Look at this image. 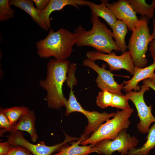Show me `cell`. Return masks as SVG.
Listing matches in <instances>:
<instances>
[{
  "mask_svg": "<svg viewBox=\"0 0 155 155\" xmlns=\"http://www.w3.org/2000/svg\"><path fill=\"white\" fill-rule=\"evenodd\" d=\"M150 90L147 85L143 84L139 91H132L127 92L125 95L128 100H130L135 105L137 109V116L140 121L137 127L142 133H148L151 124L155 123V117L152 112V106H148L144 98L145 92Z\"/></svg>",
  "mask_w": 155,
  "mask_h": 155,
  "instance_id": "9",
  "label": "cell"
},
{
  "mask_svg": "<svg viewBox=\"0 0 155 155\" xmlns=\"http://www.w3.org/2000/svg\"><path fill=\"white\" fill-rule=\"evenodd\" d=\"M9 0H0V21L7 20L13 18L15 10L10 7Z\"/></svg>",
  "mask_w": 155,
  "mask_h": 155,
  "instance_id": "23",
  "label": "cell"
},
{
  "mask_svg": "<svg viewBox=\"0 0 155 155\" xmlns=\"http://www.w3.org/2000/svg\"><path fill=\"white\" fill-rule=\"evenodd\" d=\"M14 126V125L11 124L7 117L0 110V128L1 129V130H0L1 135L7 131L11 133L13 131Z\"/></svg>",
  "mask_w": 155,
  "mask_h": 155,
  "instance_id": "26",
  "label": "cell"
},
{
  "mask_svg": "<svg viewBox=\"0 0 155 155\" xmlns=\"http://www.w3.org/2000/svg\"><path fill=\"white\" fill-rule=\"evenodd\" d=\"M90 20L92 27L90 30H86L80 25L75 29L76 46H90L104 54L120 51L113 39L112 32L106 25L94 15H91Z\"/></svg>",
  "mask_w": 155,
  "mask_h": 155,
  "instance_id": "2",
  "label": "cell"
},
{
  "mask_svg": "<svg viewBox=\"0 0 155 155\" xmlns=\"http://www.w3.org/2000/svg\"><path fill=\"white\" fill-rule=\"evenodd\" d=\"M139 140L127 133L126 129L122 130L117 137L113 140L105 139L101 141L92 147L95 152L104 155H112L117 151L121 155H127L131 149L135 148Z\"/></svg>",
  "mask_w": 155,
  "mask_h": 155,
  "instance_id": "8",
  "label": "cell"
},
{
  "mask_svg": "<svg viewBox=\"0 0 155 155\" xmlns=\"http://www.w3.org/2000/svg\"><path fill=\"white\" fill-rule=\"evenodd\" d=\"M83 64L95 71L98 75L96 80L98 87L101 90H107L113 94L123 95L121 92L124 84H118L113 77L114 74L105 69L99 67L95 61L86 58L83 61Z\"/></svg>",
  "mask_w": 155,
  "mask_h": 155,
  "instance_id": "11",
  "label": "cell"
},
{
  "mask_svg": "<svg viewBox=\"0 0 155 155\" xmlns=\"http://www.w3.org/2000/svg\"><path fill=\"white\" fill-rule=\"evenodd\" d=\"M132 5L136 13L141 17L146 16L148 18H152L154 14L155 5L152 3L148 4L144 0H128Z\"/></svg>",
  "mask_w": 155,
  "mask_h": 155,
  "instance_id": "21",
  "label": "cell"
},
{
  "mask_svg": "<svg viewBox=\"0 0 155 155\" xmlns=\"http://www.w3.org/2000/svg\"><path fill=\"white\" fill-rule=\"evenodd\" d=\"M155 147V123L150 129L146 137V141L141 147L131 149L127 155H148Z\"/></svg>",
  "mask_w": 155,
  "mask_h": 155,
  "instance_id": "20",
  "label": "cell"
},
{
  "mask_svg": "<svg viewBox=\"0 0 155 155\" xmlns=\"http://www.w3.org/2000/svg\"><path fill=\"white\" fill-rule=\"evenodd\" d=\"M134 111L133 109L117 111L114 116L102 124L91 134L82 141V146L90 144L94 145L105 139L113 140L116 138L123 130L128 129L131 124L129 118Z\"/></svg>",
  "mask_w": 155,
  "mask_h": 155,
  "instance_id": "5",
  "label": "cell"
},
{
  "mask_svg": "<svg viewBox=\"0 0 155 155\" xmlns=\"http://www.w3.org/2000/svg\"><path fill=\"white\" fill-rule=\"evenodd\" d=\"M143 84L148 86L150 88H152L155 91V86L149 79H146L143 81Z\"/></svg>",
  "mask_w": 155,
  "mask_h": 155,
  "instance_id": "31",
  "label": "cell"
},
{
  "mask_svg": "<svg viewBox=\"0 0 155 155\" xmlns=\"http://www.w3.org/2000/svg\"><path fill=\"white\" fill-rule=\"evenodd\" d=\"M86 138L82 135L76 142H72L71 146H67L61 149L59 152L52 155H88L95 152L92 145L79 146L82 141Z\"/></svg>",
  "mask_w": 155,
  "mask_h": 155,
  "instance_id": "18",
  "label": "cell"
},
{
  "mask_svg": "<svg viewBox=\"0 0 155 155\" xmlns=\"http://www.w3.org/2000/svg\"><path fill=\"white\" fill-rule=\"evenodd\" d=\"M5 155H33L25 148L20 146H11Z\"/></svg>",
  "mask_w": 155,
  "mask_h": 155,
  "instance_id": "27",
  "label": "cell"
},
{
  "mask_svg": "<svg viewBox=\"0 0 155 155\" xmlns=\"http://www.w3.org/2000/svg\"><path fill=\"white\" fill-rule=\"evenodd\" d=\"M71 64L66 59H51L47 64L45 78L39 82L41 87L46 92L45 100L48 107L54 109L65 106L67 100L63 92V86L67 81Z\"/></svg>",
  "mask_w": 155,
  "mask_h": 155,
  "instance_id": "1",
  "label": "cell"
},
{
  "mask_svg": "<svg viewBox=\"0 0 155 155\" xmlns=\"http://www.w3.org/2000/svg\"><path fill=\"white\" fill-rule=\"evenodd\" d=\"M86 55L87 58L94 61L101 60L105 62L111 70L124 69L128 71L131 75H133L135 66L129 51L120 55H117L114 51L106 54L95 51L87 52Z\"/></svg>",
  "mask_w": 155,
  "mask_h": 155,
  "instance_id": "10",
  "label": "cell"
},
{
  "mask_svg": "<svg viewBox=\"0 0 155 155\" xmlns=\"http://www.w3.org/2000/svg\"><path fill=\"white\" fill-rule=\"evenodd\" d=\"M149 50L153 59L155 60V39L153 40L150 43Z\"/></svg>",
  "mask_w": 155,
  "mask_h": 155,
  "instance_id": "30",
  "label": "cell"
},
{
  "mask_svg": "<svg viewBox=\"0 0 155 155\" xmlns=\"http://www.w3.org/2000/svg\"><path fill=\"white\" fill-rule=\"evenodd\" d=\"M87 1L84 0H50L44 10L41 11V17L49 28H51L50 16L53 11H59L65 6L71 5L78 8L79 6H86Z\"/></svg>",
  "mask_w": 155,
  "mask_h": 155,
  "instance_id": "14",
  "label": "cell"
},
{
  "mask_svg": "<svg viewBox=\"0 0 155 155\" xmlns=\"http://www.w3.org/2000/svg\"><path fill=\"white\" fill-rule=\"evenodd\" d=\"M150 80L155 86V73H154V76Z\"/></svg>",
  "mask_w": 155,
  "mask_h": 155,
  "instance_id": "33",
  "label": "cell"
},
{
  "mask_svg": "<svg viewBox=\"0 0 155 155\" xmlns=\"http://www.w3.org/2000/svg\"><path fill=\"white\" fill-rule=\"evenodd\" d=\"M106 2V6L112 11L117 20L124 22L128 29L132 32L139 23L140 20L128 0H119L112 3Z\"/></svg>",
  "mask_w": 155,
  "mask_h": 155,
  "instance_id": "12",
  "label": "cell"
},
{
  "mask_svg": "<svg viewBox=\"0 0 155 155\" xmlns=\"http://www.w3.org/2000/svg\"><path fill=\"white\" fill-rule=\"evenodd\" d=\"M101 3L96 4L94 2L88 1L86 6H88L91 10L92 15L97 18L101 17L104 20L111 28H112L117 20L114 14L106 6L107 0H100Z\"/></svg>",
  "mask_w": 155,
  "mask_h": 155,
  "instance_id": "17",
  "label": "cell"
},
{
  "mask_svg": "<svg viewBox=\"0 0 155 155\" xmlns=\"http://www.w3.org/2000/svg\"><path fill=\"white\" fill-rule=\"evenodd\" d=\"M153 32L151 34V37L152 40L155 39V18L153 19L152 21Z\"/></svg>",
  "mask_w": 155,
  "mask_h": 155,
  "instance_id": "32",
  "label": "cell"
},
{
  "mask_svg": "<svg viewBox=\"0 0 155 155\" xmlns=\"http://www.w3.org/2000/svg\"><path fill=\"white\" fill-rule=\"evenodd\" d=\"M139 23L132 31L127 49L135 66L140 68L146 67L148 59L146 56L148 46L153 40L148 28L149 19L141 17Z\"/></svg>",
  "mask_w": 155,
  "mask_h": 155,
  "instance_id": "4",
  "label": "cell"
},
{
  "mask_svg": "<svg viewBox=\"0 0 155 155\" xmlns=\"http://www.w3.org/2000/svg\"><path fill=\"white\" fill-rule=\"evenodd\" d=\"M129 100L124 95L113 94L111 107L122 110L131 108L128 103Z\"/></svg>",
  "mask_w": 155,
  "mask_h": 155,
  "instance_id": "25",
  "label": "cell"
},
{
  "mask_svg": "<svg viewBox=\"0 0 155 155\" xmlns=\"http://www.w3.org/2000/svg\"><path fill=\"white\" fill-rule=\"evenodd\" d=\"M35 120L36 117L34 111L30 110L21 117L14 125L11 133L17 131H27L30 134L32 141L36 142L38 137L36 131Z\"/></svg>",
  "mask_w": 155,
  "mask_h": 155,
  "instance_id": "16",
  "label": "cell"
},
{
  "mask_svg": "<svg viewBox=\"0 0 155 155\" xmlns=\"http://www.w3.org/2000/svg\"><path fill=\"white\" fill-rule=\"evenodd\" d=\"M111 28L113 38L115 39L120 51L123 53L126 51L127 46L125 43V38L128 32L127 25L123 21L117 20Z\"/></svg>",
  "mask_w": 155,
  "mask_h": 155,
  "instance_id": "19",
  "label": "cell"
},
{
  "mask_svg": "<svg viewBox=\"0 0 155 155\" xmlns=\"http://www.w3.org/2000/svg\"><path fill=\"white\" fill-rule=\"evenodd\" d=\"M36 6V8L39 11H42L46 7L50 0H33Z\"/></svg>",
  "mask_w": 155,
  "mask_h": 155,
  "instance_id": "28",
  "label": "cell"
},
{
  "mask_svg": "<svg viewBox=\"0 0 155 155\" xmlns=\"http://www.w3.org/2000/svg\"><path fill=\"white\" fill-rule=\"evenodd\" d=\"M73 84L68 86L70 89L69 98L65 102L66 107L65 115L68 116L72 113L78 112L83 114L87 118L88 123L82 135L87 138L92 133L95 131L104 122L113 117L115 113H108L106 112L100 113L96 111H89L84 109L78 101L73 91Z\"/></svg>",
  "mask_w": 155,
  "mask_h": 155,
  "instance_id": "6",
  "label": "cell"
},
{
  "mask_svg": "<svg viewBox=\"0 0 155 155\" xmlns=\"http://www.w3.org/2000/svg\"><path fill=\"white\" fill-rule=\"evenodd\" d=\"M65 138L63 142L50 146L46 145L43 142H40L37 144L30 143L25 138L23 133L20 131L10 133L6 137L7 141L11 146H22L28 150L33 155H51L54 152H59L67 146L68 143L79 139L68 135L65 133Z\"/></svg>",
  "mask_w": 155,
  "mask_h": 155,
  "instance_id": "7",
  "label": "cell"
},
{
  "mask_svg": "<svg viewBox=\"0 0 155 155\" xmlns=\"http://www.w3.org/2000/svg\"><path fill=\"white\" fill-rule=\"evenodd\" d=\"M0 110L7 117L11 124L14 126L23 116L30 111L28 107L24 106L1 108Z\"/></svg>",
  "mask_w": 155,
  "mask_h": 155,
  "instance_id": "22",
  "label": "cell"
},
{
  "mask_svg": "<svg viewBox=\"0 0 155 155\" xmlns=\"http://www.w3.org/2000/svg\"><path fill=\"white\" fill-rule=\"evenodd\" d=\"M76 42L74 32L62 28L56 31L51 29L45 38L36 42V47L40 57H53L56 59L65 60L71 55Z\"/></svg>",
  "mask_w": 155,
  "mask_h": 155,
  "instance_id": "3",
  "label": "cell"
},
{
  "mask_svg": "<svg viewBox=\"0 0 155 155\" xmlns=\"http://www.w3.org/2000/svg\"><path fill=\"white\" fill-rule=\"evenodd\" d=\"M113 94L107 90H101L96 97L97 105L102 108L111 106Z\"/></svg>",
  "mask_w": 155,
  "mask_h": 155,
  "instance_id": "24",
  "label": "cell"
},
{
  "mask_svg": "<svg viewBox=\"0 0 155 155\" xmlns=\"http://www.w3.org/2000/svg\"><path fill=\"white\" fill-rule=\"evenodd\" d=\"M152 3H153L155 5V0H152Z\"/></svg>",
  "mask_w": 155,
  "mask_h": 155,
  "instance_id": "34",
  "label": "cell"
},
{
  "mask_svg": "<svg viewBox=\"0 0 155 155\" xmlns=\"http://www.w3.org/2000/svg\"><path fill=\"white\" fill-rule=\"evenodd\" d=\"M11 145L7 141L0 143V155H5L9 151Z\"/></svg>",
  "mask_w": 155,
  "mask_h": 155,
  "instance_id": "29",
  "label": "cell"
},
{
  "mask_svg": "<svg viewBox=\"0 0 155 155\" xmlns=\"http://www.w3.org/2000/svg\"><path fill=\"white\" fill-rule=\"evenodd\" d=\"M10 5L19 8L28 13L33 20L42 29L48 31L49 28L44 22L41 16V11L34 6L33 2L31 0H10Z\"/></svg>",
  "mask_w": 155,
  "mask_h": 155,
  "instance_id": "15",
  "label": "cell"
},
{
  "mask_svg": "<svg viewBox=\"0 0 155 155\" xmlns=\"http://www.w3.org/2000/svg\"><path fill=\"white\" fill-rule=\"evenodd\" d=\"M150 65L143 68L135 66L133 76L130 80L124 81L125 85L123 89L125 92H128L133 90L134 91H139L140 86L139 82L146 79H151L153 77L155 70V60Z\"/></svg>",
  "mask_w": 155,
  "mask_h": 155,
  "instance_id": "13",
  "label": "cell"
}]
</instances>
